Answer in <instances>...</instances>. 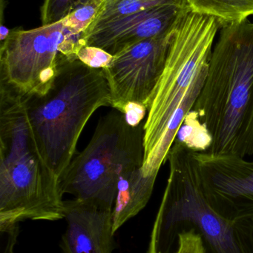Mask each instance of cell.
<instances>
[{
	"instance_id": "1",
	"label": "cell",
	"mask_w": 253,
	"mask_h": 253,
	"mask_svg": "<svg viewBox=\"0 0 253 253\" xmlns=\"http://www.w3.org/2000/svg\"><path fill=\"white\" fill-rule=\"evenodd\" d=\"M193 110L212 136L207 153L253 155V22L221 27Z\"/></svg>"
},
{
	"instance_id": "2",
	"label": "cell",
	"mask_w": 253,
	"mask_h": 253,
	"mask_svg": "<svg viewBox=\"0 0 253 253\" xmlns=\"http://www.w3.org/2000/svg\"><path fill=\"white\" fill-rule=\"evenodd\" d=\"M59 179L30 124L23 96L0 82V226L65 217Z\"/></svg>"
},
{
	"instance_id": "3",
	"label": "cell",
	"mask_w": 253,
	"mask_h": 253,
	"mask_svg": "<svg viewBox=\"0 0 253 253\" xmlns=\"http://www.w3.org/2000/svg\"><path fill=\"white\" fill-rule=\"evenodd\" d=\"M169 175L152 230L148 253H174L178 236L194 230L206 253H253V220L230 221L203 194L196 152L176 139L168 155Z\"/></svg>"
},
{
	"instance_id": "4",
	"label": "cell",
	"mask_w": 253,
	"mask_h": 253,
	"mask_svg": "<svg viewBox=\"0 0 253 253\" xmlns=\"http://www.w3.org/2000/svg\"><path fill=\"white\" fill-rule=\"evenodd\" d=\"M39 147L60 179L74 158L77 141L94 113L111 106V90L103 69L78 58L64 64L44 94L23 96Z\"/></svg>"
},
{
	"instance_id": "5",
	"label": "cell",
	"mask_w": 253,
	"mask_h": 253,
	"mask_svg": "<svg viewBox=\"0 0 253 253\" xmlns=\"http://www.w3.org/2000/svg\"><path fill=\"white\" fill-rule=\"evenodd\" d=\"M144 123L130 126L116 109L101 117L92 139L59 179L62 194L113 211L120 177L144 165Z\"/></svg>"
},
{
	"instance_id": "6",
	"label": "cell",
	"mask_w": 253,
	"mask_h": 253,
	"mask_svg": "<svg viewBox=\"0 0 253 253\" xmlns=\"http://www.w3.org/2000/svg\"><path fill=\"white\" fill-rule=\"evenodd\" d=\"M220 28L215 18L192 10L177 23L164 70L147 105L143 166L152 158L192 82L209 64Z\"/></svg>"
},
{
	"instance_id": "7",
	"label": "cell",
	"mask_w": 253,
	"mask_h": 253,
	"mask_svg": "<svg viewBox=\"0 0 253 253\" xmlns=\"http://www.w3.org/2000/svg\"><path fill=\"white\" fill-rule=\"evenodd\" d=\"M81 37L73 35L61 20L31 30H10L0 44V82L22 96L44 94L61 67L77 59Z\"/></svg>"
},
{
	"instance_id": "8",
	"label": "cell",
	"mask_w": 253,
	"mask_h": 253,
	"mask_svg": "<svg viewBox=\"0 0 253 253\" xmlns=\"http://www.w3.org/2000/svg\"><path fill=\"white\" fill-rule=\"evenodd\" d=\"M174 30L126 47L103 69L114 109L122 112L129 102L147 108L164 70Z\"/></svg>"
},
{
	"instance_id": "9",
	"label": "cell",
	"mask_w": 253,
	"mask_h": 253,
	"mask_svg": "<svg viewBox=\"0 0 253 253\" xmlns=\"http://www.w3.org/2000/svg\"><path fill=\"white\" fill-rule=\"evenodd\" d=\"M203 194L230 221L253 220V162L236 155L196 152Z\"/></svg>"
},
{
	"instance_id": "10",
	"label": "cell",
	"mask_w": 253,
	"mask_h": 253,
	"mask_svg": "<svg viewBox=\"0 0 253 253\" xmlns=\"http://www.w3.org/2000/svg\"><path fill=\"white\" fill-rule=\"evenodd\" d=\"M190 10L187 1L109 19L89 27L81 41L83 45L99 47L114 56L138 42L172 31Z\"/></svg>"
},
{
	"instance_id": "11",
	"label": "cell",
	"mask_w": 253,
	"mask_h": 253,
	"mask_svg": "<svg viewBox=\"0 0 253 253\" xmlns=\"http://www.w3.org/2000/svg\"><path fill=\"white\" fill-rule=\"evenodd\" d=\"M112 211L76 199L65 201L67 227L59 244L61 253H113Z\"/></svg>"
},
{
	"instance_id": "12",
	"label": "cell",
	"mask_w": 253,
	"mask_h": 253,
	"mask_svg": "<svg viewBox=\"0 0 253 253\" xmlns=\"http://www.w3.org/2000/svg\"><path fill=\"white\" fill-rule=\"evenodd\" d=\"M142 168L126 171L119 180L112 211L114 233L147 206L152 194L157 175H146Z\"/></svg>"
},
{
	"instance_id": "13",
	"label": "cell",
	"mask_w": 253,
	"mask_h": 253,
	"mask_svg": "<svg viewBox=\"0 0 253 253\" xmlns=\"http://www.w3.org/2000/svg\"><path fill=\"white\" fill-rule=\"evenodd\" d=\"M208 68L209 64L202 68L192 82L187 93L184 95L181 103L174 113L152 158L149 163L143 166V171L146 175H157L162 165L167 160L168 155L175 141L178 130L182 126L186 117L193 110L203 88L207 74Z\"/></svg>"
},
{
	"instance_id": "14",
	"label": "cell",
	"mask_w": 253,
	"mask_h": 253,
	"mask_svg": "<svg viewBox=\"0 0 253 253\" xmlns=\"http://www.w3.org/2000/svg\"><path fill=\"white\" fill-rule=\"evenodd\" d=\"M193 11L209 15L221 27L248 19L253 15V0H189Z\"/></svg>"
},
{
	"instance_id": "15",
	"label": "cell",
	"mask_w": 253,
	"mask_h": 253,
	"mask_svg": "<svg viewBox=\"0 0 253 253\" xmlns=\"http://www.w3.org/2000/svg\"><path fill=\"white\" fill-rule=\"evenodd\" d=\"M187 1L189 0H105L99 15L92 25L148 10L157 6L178 4Z\"/></svg>"
},
{
	"instance_id": "16",
	"label": "cell",
	"mask_w": 253,
	"mask_h": 253,
	"mask_svg": "<svg viewBox=\"0 0 253 253\" xmlns=\"http://www.w3.org/2000/svg\"><path fill=\"white\" fill-rule=\"evenodd\" d=\"M175 139L195 152L207 151L212 141L207 128L193 110L186 117Z\"/></svg>"
},
{
	"instance_id": "17",
	"label": "cell",
	"mask_w": 253,
	"mask_h": 253,
	"mask_svg": "<svg viewBox=\"0 0 253 253\" xmlns=\"http://www.w3.org/2000/svg\"><path fill=\"white\" fill-rule=\"evenodd\" d=\"M105 0H90L62 19L64 26L73 35L83 37L99 15Z\"/></svg>"
},
{
	"instance_id": "18",
	"label": "cell",
	"mask_w": 253,
	"mask_h": 253,
	"mask_svg": "<svg viewBox=\"0 0 253 253\" xmlns=\"http://www.w3.org/2000/svg\"><path fill=\"white\" fill-rule=\"evenodd\" d=\"M90 0H45L41 8L43 25L62 20L75 9Z\"/></svg>"
},
{
	"instance_id": "19",
	"label": "cell",
	"mask_w": 253,
	"mask_h": 253,
	"mask_svg": "<svg viewBox=\"0 0 253 253\" xmlns=\"http://www.w3.org/2000/svg\"><path fill=\"white\" fill-rule=\"evenodd\" d=\"M77 58L88 66L105 69L111 64L114 56L99 47L84 45L79 50Z\"/></svg>"
},
{
	"instance_id": "20",
	"label": "cell",
	"mask_w": 253,
	"mask_h": 253,
	"mask_svg": "<svg viewBox=\"0 0 253 253\" xmlns=\"http://www.w3.org/2000/svg\"><path fill=\"white\" fill-rule=\"evenodd\" d=\"M174 253H206L202 237L194 230L178 236V248Z\"/></svg>"
},
{
	"instance_id": "21",
	"label": "cell",
	"mask_w": 253,
	"mask_h": 253,
	"mask_svg": "<svg viewBox=\"0 0 253 253\" xmlns=\"http://www.w3.org/2000/svg\"><path fill=\"white\" fill-rule=\"evenodd\" d=\"M147 108L144 105L135 102L126 104L121 113L124 114L126 122L132 126H138L143 123L147 113Z\"/></svg>"
}]
</instances>
